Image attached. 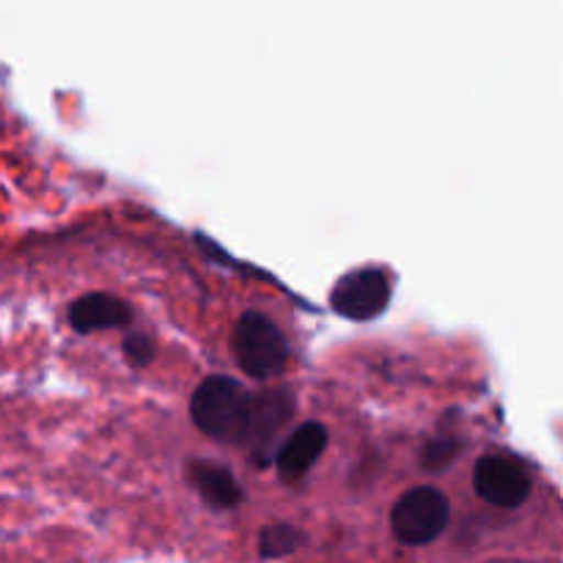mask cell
<instances>
[{
    "mask_svg": "<svg viewBox=\"0 0 563 563\" xmlns=\"http://www.w3.org/2000/svg\"><path fill=\"white\" fill-rule=\"evenodd\" d=\"M324 445H328V429L322 423H302L300 429L289 434L284 445H278V454H275V465H278L280 478L286 482H297V478L306 476L317 460L322 456Z\"/></svg>",
    "mask_w": 563,
    "mask_h": 563,
    "instance_id": "cell-7",
    "label": "cell"
},
{
    "mask_svg": "<svg viewBox=\"0 0 563 563\" xmlns=\"http://www.w3.org/2000/svg\"><path fill=\"white\" fill-rule=\"evenodd\" d=\"M124 355L132 366H148V361L154 357V344L148 341V335L143 333H130L124 339Z\"/></svg>",
    "mask_w": 563,
    "mask_h": 563,
    "instance_id": "cell-12",
    "label": "cell"
},
{
    "mask_svg": "<svg viewBox=\"0 0 563 563\" xmlns=\"http://www.w3.org/2000/svg\"><path fill=\"white\" fill-rule=\"evenodd\" d=\"M295 412V399L289 390H262L251 396V410H247L245 438L242 445L251 451L253 465H267L278 454V438Z\"/></svg>",
    "mask_w": 563,
    "mask_h": 563,
    "instance_id": "cell-4",
    "label": "cell"
},
{
    "mask_svg": "<svg viewBox=\"0 0 563 563\" xmlns=\"http://www.w3.org/2000/svg\"><path fill=\"white\" fill-rule=\"evenodd\" d=\"M390 302V280L383 269L363 267L346 273L339 284L333 286L330 306L339 317L352 319V322H368L385 313Z\"/></svg>",
    "mask_w": 563,
    "mask_h": 563,
    "instance_id": "cell-5",
    "label": "cell"
},
{
    "mask_svg": "<svg viewBox=\"0 0 563 563\" xmlns=\"http://www.w3.org/2000/svg\"><path fill=\"white\" fill-rule=\"evenodd\" d=\"M300 544L302 533L295 526H289V522H273V526H267L258 533V555L264 561L289 559V555L300 550Z\"/></svg>",
    "mask_w": 563,
    "mask_h": 563,
    "instance_id": "cell-10",
    "label": "cell"
},
{
    "mask_svg": "<svg viewBox=\"0 0 563 563\" xmlns=\"http://www.w3.org/2000/svg\"><path fill=\"white\" fill-rule=\"evenodd\" d=\"M251 394L231 377H209L190 399V418L207 438L218 443H242Z\"/></svg>",
    "mask_w": 563,
    "mask_h": 563,
    "instance_id": "cell-1",
    "label": "cell"
},
{
    "mask_svg": "<svg viewBox=\"0 0 563 563\" xmlns=\"http://www.w3.org/2000/svg\"><path fill=\"white\" fill-rule=\"evenodd\" d=\"M187 476L190 484L198 489L203 500H207L212 509L218 511H231L242 504L245 493H242L240 482L234 478V473L229 467L212 465V462H190L187 467Z\"/></svg>",
    "mask_w": 563,
    "mask_h": 563,
    "instance_id": "cell-9",
    "label": "cell"
},
{
    "mask_svg": "<svg viewBox=\"0 0 563 563\" xmlns=\"http://www.w3.org/2000/svg\"><path fill=\"white\" fill-rule=\"evenodd\" d=\"M449 498L434 487H416L396 500L390 511V531L407 548L434 542L449 526Z\"/></svg>",
    "mask_w": 563,
    "mask_h": 563,
    "instance_id": "cell-3",
    "label": "cell"
},
{
    "mask_svg": "<svg viewBox=\"0 0 563 563\" xmlns=\"http://www.w3.org/2000/svg\"><path fill=\"white\" fill-rule=\"evenodd\" d=\"M234 357L242 372L253 379H269L280 374L289 363V341L280 333L278 324L264 313H245L236 322L231 335Z\"/></svg>",
    "mask_w": 563,
    "mask_h": 563,
    "instance_id": "cell-2",
    "label": "cell"
},
{
    "mask_svg": "<svg viewBox=\"0 0 563 563\" xmlns=\"http://www.w3.org/2000/svg\"><path fill=\"white\" fill-rule=\"evenodd\" d=\"M456 451H460V449H456V440H449V438L429 440L427 449H423V454H421L423 471H429V473L445 471V467L454 462Z\"/></svg>",
    "mask_w": 563,
    "mask_h": 563,
    "instance_id": "cell-11",
    "label": "cell"
},
{
    "mask_svg": "<svg viewBox=\"0 0 563 563\" xmlns=\"http://www.w3.org/2000/svg\"><path fill=\"white\" fill-rule=\"evenodd\" d=\"M476 493L498 509H517L531 495V473L509 454H487L473 471Z\"/></svg>",
    "mask_w": 563,
    "mask_h": 563,
    "instance_id": "cell-6",
    "label": "cell"
},
{
    "mask_svg": "<svg viewBox=\"0 0 563 563\" xmlns=\"http://www.w3.org/2000/svg\"><path fill=\"white\" fill-rule=\"evenodd\" d=\"M69 322L77 333L126 328L132 322V308L124 300H119V297L93 291V295H86L71 302Z\"/></svg>",
    "mask_w": 563,
    "mask_h": 563,
    "instance_id": "cell-8",
    "label": "cell"
}]
</instances>
